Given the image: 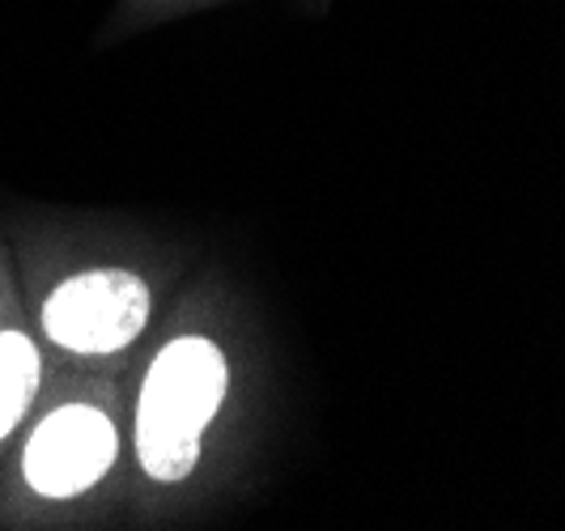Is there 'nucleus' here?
<instances>
[{
	"label": "nucleus",
	"instance_id": "obj_1",
	"mask_svg": "<svg viewBox=\"0 0 565 531\" xmlns=\"http://www.w3.org/2000/svg\"><path fill=\"white\" fill-rule=\"evenodd\" d=\"M230 387L222 344L209 336H174L149 362L137 400V464L158 485L196 472L204 429L213 425Z\"/></svg>",
	"mask_w": 565,
	"mask_h": 531
},
{
	"label": "nucleus",
	"instance_id": "obj_2",
	"mask_svg": "<svg viewBox=\"0 0 565 531\" xmlns=\"http://www.w3.org/2000/svg\"><path fill=\"white\" fill-rule=\"evenodd\" d=\"M149 285L124 268H89L64 277L43 298V332L47 340L77 358H111L124 353L149 323Z\"/></svg>",
	"mask_w": 565,
	"mask_h": 531
},
{
	"label": "nucleus",
	"instance_id": "obj_3",
	"mask_svg": "<svg viewBox=\"0 0 565 531\" xmlns=\"http://www.w3.org/2000/svg\"><path fill=\"white\" fill-rule=\"evenodd\" d=\"M119 459V429L115 421L85 400L56 404L30 429L22 450V476L30 493L47 502H68L89 493Z\"/></svg>",
	"mask_w": 565,
	"mask_h": 531
},
{
	"label": "nucleus",
	"instance_id": "obj_4",
	"mask_svg": "<svg viewBox=\"0 0 565 531\" xmlns=\"http://www.w3.org/2000/svg\"><path fill=\"white\" fill-rule=\"evenodd\" d=\"M43 379L39 344L22 328H0V443L22 425Z\"/></svg>",
	"mask_w": 565,
	"mask_h": 531
}]
</instances>
